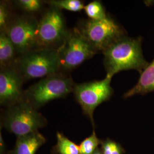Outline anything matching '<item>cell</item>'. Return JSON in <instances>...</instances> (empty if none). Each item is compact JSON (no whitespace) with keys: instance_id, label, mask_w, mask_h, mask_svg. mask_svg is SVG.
<instances>
[{"instance_id":"cell-3","label":"cell","mask_w":154,"mask_h":154,"mask_svg":"<svg viewBox=\"0 0 154 154\" xmlns=\"http://www.w3.org/2000/svg\"><path fill=\"white\" fill-rule=\"evenodd\" d=\"M75 85L70 76L58 72L45 77L25 90L24 100L36 109L50 100L65 97L73 92Z\"/></svg>"},{"instance_id":"cell-10","label":"cell","mask_w":154,"mask_h":154,"mask_svg":"<svg viewBox=\"0 0 154 154\" xmlns=\"http://www.w3.org/2000/svg\"><path fill=\"white\" fill-rule=\"evenodd\" d=\"M24 81L11 67L1 69L0 103L9 107L24 100L22 86Z\"/></svg>"},{"instance_id":"cell-4","label":"cell","mask_w":154,"mask_h":154,"mask_svg":"<svg viewBox=\"0 0 154 154\" xmlns=\"http://www.w3.org/2000/svg\"><path fill=\"white\" fill-rule=\"evenodd\" d=\"M76 28L97 53L103 52L127 36L125 29L109 16L100 21L83 19Z\"/></svg>"},{"instance_id":"cell-15","label":"cell","mask_w":154,"mask_h":154,"mask_svg":"<svg viewBox=\"0 0 154 154\" xmlns=\"http://www.w3.org/2000/svg\"><path fill=\"white\" fill-rule=\"evenodd\" d=\"M50 6L59 10H67L72 12H79L84 9L83 2L80 0H51L46 1Z\"/></svg>"},{"instance_id":"cell-7","label":"cell","mask_w":154,"mask_h":154,"mask_svg":"<svg viewBox=\"0 0 154 154\" xmlns=\"http://www.w3.org/2000/svg\"><path fill=\"white\" fill-rule=\"evenodd\" d=\"M58 50L61 72L71 71L97 53L76 27L69 30Z\"/></svg>"},{"instance_id":"cell-11","label":"cell","mask_w":154,"mask_h":154,"mask_svg":"<svg viewBox=\"0 0 154 154\" xmlns=\"http://www.w3.org/2000/svg\"><path fill=\"white\" fill-rule=\"evenodd\" d=\"M154 91V60L140 74L137 83L125 93L123 97L127 98L136 95H144Z\"/></svg>"},{"instance_id":"cell-8","label":"cell","mask_w":154,"mask_h":154,"mask_svg":"<svg viewBox=\"0 0 154 154\" xmlns=\"http://www.w3.org/2000/svg\"><path fill=\"white\" fill-rule=\"evenodd\" d=\"M112 77L106 75L103 79L75 84L73 93L83 112L94 125V111L100 104L108 100L113 94L111 86Z\"/></svg>"},{"instance_id":"cell-6","label":"cell","mask_w":154,"mask_h":154,"mask_svg":"<svg viewBox=\"0 0 154 154\" xmlns=\"http://www.w3.org/2000/svg\"><path fill=\"white\" fill-rule=\"evenodd\" d=\"M61 11L50 6L38 20V48L58 49L69 33Z\"/></svg>"},{"instance_id":"cell-5","label":"cell","mask_w":154,"mask_h":154,"mask_svg":"<svg viewBox=\"0 0 154 154\" xmlns=\"http://www.w3.org/2000/svg\"><path fill=\"white\" fill-rule=\"evenodd\" d=\"M6 128L17 137L37 132L45 126L46 120L32 105L25 100L9 107L4 116Z\"/></svg>"},{"instance_id":"cell-21","label":"cell","mask_w":154,"mask_h":154,"mask_svg":"<svg viewBox=\"0 0 154 154\" xmlns=\"http://www.w3.org/2000/svg\"><path fill=\"white\" fill-rule=\"evenodd\" d=\"M111 154H121V151L118 146L114 142H112V152Z\"/></svg>"},{"instance_id":"cell-2","label":"cell","mask_w":154,"mask_h":154,"mask_svg":"<svg viewBox=\"0 0 154 154\" xmlns=\"http://www.w3.org/2000/svg\"><path fill=\"white\" fill-rule=\"evenodd\" d=\"M12 67L24 81L61 72L58 49L37 48L18 55Z\"/></svg>"},{"instance_id":"cell-13","label":"cell","mask_w":154,"mask_h":154,"mask_svg":"<svg viewBox=\"0 0 154 154\" xmlns=\"http://www.w3.org/2000/svg\"><path fill=\"white\" fill-rule=\"evenodd\" d=\"M16 49L11 39L4 32L0 33L1 69L11 67L17 56Z\"/></svg>"},{"instance_id":"cell-12","label":"cell","mask_w":154,"mask_h":154,"mask_svg":"<svg viewBox=\"0 0 154 154\" xmlns=\"http://www.w3.org/2000/svg\"><path fill=\"white\" fill-rule=\"evenodd\" d=\"M45 140L44 137L38 131L18 137L13 154H35Z\"/></svg>"},{"instance_id":"cell-20","label":"cell","mask_w":154,"mask_h":154,"mask_svg":"<svg viewBox=\"0 0 154 154\" xmlns=\"http://www.w3.org/2000/svg\"><path fill=\"white\" fill-rule=\"evenodd\" d=\"M103 154H111L112 152V142L105 143L103 147Z\"/></svg>"},{"instance_id":"cell-22","label":"cell","mask_w":154,"mask_h":154,"mask_svg":"<svg viewBox=\"0 0 154 154\" xmlns=\"http://www.w3.org/2000/svg\"><path fill=\"white\" fill-rule=\"evenodd\" d=\"M144 3L147 6L152 5L154 4V1H145Z\"/></svg>"},{"instance_id":"cell-19","label":"cell","mask_w":154,"mask_h":154,"mask_svg":"<svg viewBox=\"0 0 154 154\" xmlns=\"http://www.w3.org/2000/svg\"><path fill=\"white\" fill-rule=\"evenodd\" d=\"M99 144L98 139L93 131L92 135L85 139L79 146L80 154H93Z\"/></svg>"},{"instance_id":"cell-9","label":"cell","mask_w":154,"mask_h":154,"mask_svg":"<svg viewBox=\"0 0 154 154\" xmlns=\"http://www.w3.org/2000/svg\"><path fill=\"white\" fill-rule=\"evenodd\" d=\"M38 20L33 17H14L3 32L11 39L18 55L38 48Z\"/></svg>"},{"instance_id":"cell-14","label":"cell","mask_w":154,"mask_h":154,"mask_svg":"<svg viewBox=\"0 0 154 154\" xmlns=\"http://www.w3.org/2000/svg\"><path fill=\"white\" fill-rule=\"evenodd\" d=\"M83 10L90 20L100 21L104 20L109 17L103 4L99 1H94L88 3L85 5Z\"/></svg>"},{"instance_id":"cell-16","label":"cell","mask_w":154,"mask_h":154,"mask_svg":"<svg viewBox=\"0 0 154 154\" xmlns=\"http://www.w3.org/2000/svg\"><path fill=\"white\" fill-rule=\"evenodd\" d=\"M57 148L60 154H80L79 146H77L62 134L57 132Z\"/></svg>"},{"instance_id":"cell-18","label":"cell","mask_w":154,"mask_h":154,"mask_svg":"<svg viewBox=\"0 0 154 154\" xmlns=\"http://www.w3.org/2000/svg\"><path fill=\"white\" fill-rule=\"evenodd\" d=\"M44 3V1L39 0H18L15 1V4L18 7L30 14H35L41 11Z\"/></svg>"},{"instance_id":"cell-1","label":"cell","mask_w":154,"mask_h":154,"mask_svg":"<svg viewBox=\"0 0 154 154\" xmlns=\"http://www.w3.org/2000/svg\"><path fill=\"white\" fill-rule=\"evenodd\" d=\"M142 38L127 36L102 52L106 75L113 77L119 72L135 70L141 74L149 65L143 54Z\"/></svg>"},{"instance_id":"cell-17","label":"cell","mask_w":154,"mask_h":154,"mask_svg":"<svg viewBox=\"0 0 154 154\" xmlns=\"http://www.w3.org/2000/svg\"><path fill=\"white\" fill-rule=\"evenodd\" d=\"M14 17L9 2L1 1L0 2V31L3 32L8 26Z\"/></svg>"}]
</instances>
